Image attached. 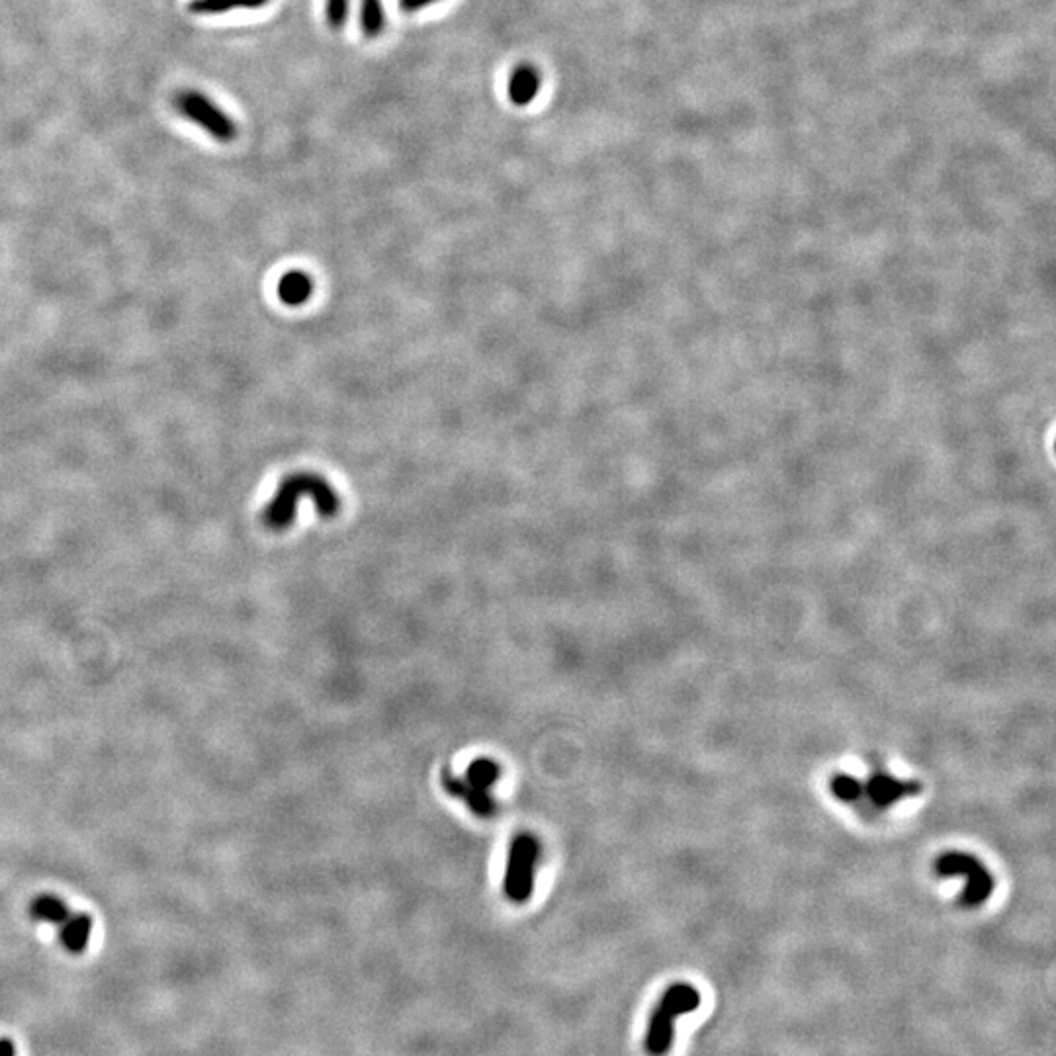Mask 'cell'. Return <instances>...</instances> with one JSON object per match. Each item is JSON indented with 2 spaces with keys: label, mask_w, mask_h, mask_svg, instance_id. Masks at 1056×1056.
I'll return each mask as SVG.
<instances>
[{
  "label": "cell",
  "mask_w": 1056,
  "mask_h": 1056,
  "mask_svg": "<svg viewBox=\"0 0 1056 1056\" xmlns=\"http://www.w3.org/2000/svg\"><path fill=\"white\" fill-rule=\"evenodd\" d=\"M302 499H312L315 510L323 519H332L340 509L339 493L333 490L325 478L314 472H297L288 475L278 487L277 495L270 499L267 509L262 510L265 527L280 532L294 525L297 505Z\"/></svg>",
  "instance_id": "obj_1"
},
{
  "label": "cell",
  "mask_w": 1056,
  "mask_h": 1056,
  "mask_svg": "<svg viewBox=\"0 0 1056 1056\" xmlns=\"http://www.w3.org/2000/svg\"><path fill=\"white\" fill-rule=\"evenodd\" d=\"M703 1002L698 988L689 982H673L662 993L660 1002L650 1013L645 1031L644 1048L648 1056H667L675 1038V1020L681 1015L697 1012Z\"/></svg>",
  "instance_id": "obj_2"
},
{
  "label": "cell",
  "mask_w": 1056,
  "mask_h": 1056,
  "mask_svg": "<svg viewBox=\"0 0 1056 1056\" xmlns=\"http://www.w3.org/2000/svg\"><path fill=\"white\" fill-rule=\"evenodd\" d=\"M540 857V843L532 833H519L509 845L503 892L515 905H525L532 896L535 870Z\"/></svg>",
  "instance_id": "obj_3"
},
{
  "label": "cell",
  "mask_w": 1056,
  "mask_h": 1056,
  "mask_svg": "<svg viewBox=\"0 0 1056 1056\" xmlns=\"http://www.w3.org/2000/svg\"><path fill=\"white\" fill-rule=\"evenodd\" d=\"M935 868H937L941 877H965L967 887L960 896V905L967 906V908L985 905L986 900L992 896L993 887H996L992 875L980 863V860H976L975 855L951 851V853L941 855Z\"/></svg>",
  "instance_id": "obj_4"
},
{
  "label": "cell",
  "mask_w": 1056,
  "mask_h": 1056,
  "mask_svg": "<svg viewBox=\"0 0 1056 1056\" xmlns=\"http://www.w3.org/2000/svg\"><path fill=\"white\" fill-rule=\"evenodd\" d=\"M179 110L184 114V116L192 120L194 124L200 127H204L207 134L215 137L217 142H232L233 137L237 135V127H235V122L232 117L224 114L220 108L215 106L212 100L206 99L202 92H184L180 94Z\"/></svg>",
  "instance_id": "obj_5"
},
{
  "label": "cell",
  "mask_w": 1056,
  "mask_h": 1056,
  "mask_svg": "<svg viewBox=\"0 0 1056 1056\" xmlns=\"http://www.w3.org/2000/svg\"><path fill=\"white\" fill-rule=\"evenodd\" d=\"M922 793L920 780H902L890 775L885 769H877L873 777L863 783V795H867L868 800L877 808H888L896 805L906 797H913Z\"/></svg>",
  "instance_id": "obj_6"
},
{
  "label": "cell",
  "mask_w": 1056,
  "mask_h": 1056,
  "mask_svg": "<svg viewBox=\"0 0 1056 1056\" xmlns=\"http://www.w3.org/2000/svg\"><path fill=\"white\" fill-rule=\"evenodd\" d=\"M440 780H442V787L447 788V793L462 800L475 816L493 818L497 815V800L492 797V793L475 787L470 780L452 775L448 769L442 771Z\"/></svg>",
  "instance_id": "obj_7"
},
{
  "label": "cell",
  "mask_w": 1056,
  "mask_h": 1056,
  "mask_svg": "<svg viewBox=\"0 0 1056 1056\" xmlns=\"http://www.w3.org/2000/svg\"><path fill=\"white\" fill-rule=\"evenodd\" d=\"M312 294H314V280L302 270L287 272L278 282V297L282 304L296 307L305 304Z\"/></svg>",
  "instance_id": "obj_8"
},
{
  "label": "cell",
  "mask_w": 1056,
  "mask_h": 1056,
  "mask_svg": "<svg viewBox=\"0 0 1056 1056\" xmlns=\"http://www.w3.org/2000/svg\"><path fill=\"white\" fill-rule=\"evenodd\" d=\"M540 89V75L530 65L517 67L509 79V99L517 106H527L537 99Z\"/></svg>",
  "instance_id": "obj_9"
},
{
  "label": "cell",
  "mask_w": 1056,
  "mask_h": 1056,
  "mask_svg": "<svg viewBox=\"0 0 1056 1056\" xmlns=\"http://www.w3.org/2000/svg\"><path fill=\"white\" fill-rule=\"evenodd\" d=\"M61 928V943L65 950L72 955H81L82 951L89 947L90 933H92V918L87 913H71L69 920L59 925Z\"/></svg>",
  "instance_id": "obj_10"
},
{
  "label": "cell",
  "mask_w": 1056,
  "mask_h": 1056,
  "mask_svg": "<svg viewBox=\"0 0 1056 1056\" xmlns=\"http://www.w3.org/2000/svg\"><path fill=\"white\" fill-rule=\"evenodd\" d=\"M30 912L37 922H49L54 925H64L71 915L69 906L65 905L61 898L52 895L37 896L36 900L32 902Z\"/></svg>",
  "instance_id": "obj_11"
},
{
  "label": "cell",
  "mask_w": 1056,
  "mask_h": 1056,
  "mask_svg": "<svg viewBox=\"0 0 1056 1056\" xmlns=\"http://www.w3.org/2000/svg\"><path fill=\"white\" fill-rule=\"evenodd\" d=\"M499 777H502L499 763L490 760V757H480V760H474L470 763V767L465 771L464 779L470 780L472 785L482 788V790L492 793V788L497 785Z\"/></svg>",
  "instance_id": "obj_12"
},
{
  "label": "cell",
  "mask_w": 1056,
  "mask_h": 1056,
  "mask_svg": "<svg viewBox=\"0 0 1056 1056\" xmlns=\"http://www.w3.org/2000/svg\"><path fill=\"white\" fill-rule=\"evenodd\" d=\"M269 0H194L190 10L196 14H220L233 9H259Z\"/></svg>",
  "instance_id": "obj_13"
},
{
  "label": "cell",
  "mask_w": 1056,
  "mask_h": 1056,
  "mask_svg": "<svg viewBox=\"0 0 1056 1056\" xmlns=\"http://www.w3.org/2000/svg\"><path fill=\"white\" fill-rule=\"evenodd\" d=\"M830 788H832L833 797L842 800V802H857L863 797V783L857 777L847 775V773H840V775L832 777Z\"/></svg>",
  "instance_id": "obj_14"
},
{
  "label": "cell",
  "mask_w": 1056,
  "mask_h": 1056,
  "mask_svg": "<svg viewBox=\"0 0 1056 1056\" xmlns=\"http://www.w3.org/2000/svg\"><path fill=\"white\" fill-rule=\"evenodd\" d=\"M385 26V14L380 0H362V27L368 37L382 34Z\"/></svg>",
  "instance_id": "obj_15"
},
{
  "label": "cell",
  "mask_w": 1056,
  "mask_h": 1056,
  "mask_svg": "<svg viewBox=\"0 0 1056 1056\" xmlns=\"http://www.w3.org/2000/svg\"><path fill=\"white\" fill-rule=\"evenodd\" d=\"M349 14V0H327V20L333 27L345 24Z\"/></svg>",
  "instance_id": "obj_16"
},
{
  "label": "cell",
  "mask_w": 1056,
  "mask_h": 1056,
  "mask_svg": "<svg viewBox=\"0 0 1056 1056\" xmlns=\"http://www.w3.org/2000/svg\"><path fill=\"white\" fill-rule=\"evenodd\" d=\"M432 2H437V0H400V4H402V9L405 10V12H415V10L425 9V7H429Z\"/></svg>",
  "instance_id": "obj_17"
},
{
  "label": "cell",
  "mask_w": 1056,
  "mask_h": 1056,
  "mask_svg": "<svg viewBox=\"0 0 1056 1056\" xmlns=\"http://www.w3.org/2000/svg\"><path fill=\"white\" fill-rule=\"evenodd\" d=\"M0 1056H16V1047L10 1038H0Z\"/></svg>",
  "instance_id": "obj_18"
}]
</instances>
